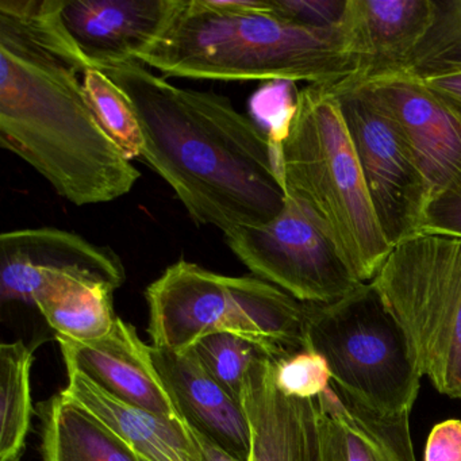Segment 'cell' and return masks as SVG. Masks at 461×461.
I'll return each mask as SVG.
<instances>
[{
    "instance_id": "obj_31",
    "label": "cell",
    "mask_w": 461,
    "mask_h": 461,
    "mask_svg": "<svg viewBox=\"0 0 461 461\" xmlns=\"http://www.w3.org/2000/svg\"><path fill=\"white\" fill-rule=\"evenodd\" d=\"M420 80L461 120V72Z\"/></svg>"
},
{
    "instance_id": "obj_12",
    "label": "cell",
    "mask_w": 461,
    "mask_h": 461,
    "mask_svg": "<svg viewBox=\"0 0 461 461\" xmlns=\"http://www.w3.org/2000/svg\"><path fill=\"white\" fill-rule=\"evenodd\" d=\"M67 372L85 375L118 401L161 420L190 426L177 409L150 356L131 323L117 318L113 330L98 341L59 339Z\"/></svg>"
},
{
    "instance_id": "obj_7",
    "label": "cell",
    "mask_w": 461,
    "mask_h": 461,
    "mask_svg": "<svg viewBox=\"0 0 461 461\" xmlns=\"http://www.w3.org/2000/svg\"><path fill=\"white\" fill-rule=\"evenodd\" d=\"M371 283L403 329L422 376L442 395L461 399V237H409Z\"/></svg>"
},
{
    "instance_id": "obj_32",
    "label": "cell",
    "mask_w": 461,
    "mask_h": 461,
    "mask_svg": "<svg viewBox=\"0 0 461 461\" xmlns=\"http://www.w3.org/2000/svg\"><path fill=\"white\" fill-rule=\"evenodd\" d=\"M141 461H144V460H141Z\"/></svg>"
},
{
    "instance_id": "obj_9",
    "label": "cell",
    "mask_w": 461,
    "mask_h": 461,
    "mask_svg": "<svg viewBox=\"0 0 461 461\" xmlns=\"http://www.w3.org/2000/svg\"><path fill=\"white\" fill-rule=\"evenodd\" d=\"M385 239L420 233L428 196L422 176L390 118L356 79L331 86Z\"/></svg>"
},
{
    "instance_id": "obj_19",
    "label": "cell",
    "mask_w": 461,
    "mask_h": 461,
    "mask_svg": "<svg viewBox=\"0 0 461 461\" xmlns=\"http://www.w3.org/2000/svg\"><path fill=\"white\" fill-rule=\"evenodd\" d=\"M40 420L44 461H141L121 437L63 393L40 403Z\"/></svg>"
},
{
    "instance_id": "obj_27",
    "label": "cell",
    "mask_w": 461,
    "mask_h": 461,
    "mask_svg": "<svg viewBox=\"0 0 461 461\" xmlns=\"http://www.w3.org/2000/svg\"><path fill=\"white\" fill-rule=\"evenodd\" d=\"M269 13L304 28L339 26L347 0H264Z\"/></svg>"
},
{
    "instance_id": "obj_26",
    "label": "cell",
    "mask_w": 461,
    "mask_h": 461,
    "mask_svg": "<svg viewBox=\"0 0 461 461\" xmlns=\"http://www.w3.org/2000/svg\"><path fill=\"white\" fill-rule=\"evenodd\" d=\"M298 94L296 83L269 82L263 90L256 93L253 99L252 106L258 118L256 122L267 131L276 149L287 137L295 114Z\"/></svg>"
},
{
    "instance_id": "obj_13",
    "label": "cell",
    "mask_w": 461,
    "mask_h": 461,
    "mask_svg": "<svg viewBox=\"0 0 461 461\" xmlns=\"http://www.w3.org/2000/svg\"><path fill=\"white\" fill-rule=\"evenodd\" d=\"M179 0H63L60 21L91 68L139 61L163 33Z\"/></svg>"
},
{
    "instance_id": "obj_21",
    "label": "cell",
    "mask_w": 461,
    "mask_h": 461,
    "mask_svg": "<svg viewBox=\"0 0 461 461\" xmlns=\"http://www.w3.org/2000/svg\"><path fill=\"white\" fill-rule=\"evenodd\" d=\"M34 352L23 341L0 345V461H18L33 417L32 366Z\"/></svg>"
},
{
    "instance_id": "obj_30",
    "label": "cell",
    "mask_w": 461,
    "mask_h": 461,
    "mask_svg": "<svg viewBox=\"0 0 461 461\" xmlns=\"http://www.w3.org/2000/svg\"><path fill=\"white\" fill-rule=\"evenodd\" d=\"M302 461H333L322 412L315 402L304 403V442Z\"/></svg>"
},
{
    "instance_id": "obj_28",
    "label": "cell",
    "mask_w": 461,
    "mask_h": 461,
    "mask_svg": "<svg viewBox=\"0 0 461 461\" xmlns=\"http://www.w3.org/2000/svg\"><path fill=\"white\" fill-rule=\"evenodd\" d=\"M420 233L461 237V193L431 203L423 215Z\"/></svg>"
},
{
    "instance_id": "obj_20",
    "label": "cell",
    "mask_w": 461,
    "mask_h": 461,
    "mask_svg": "<svg viewBox=\"0 0 461 461\" xmlns=\"http://www.w3.org/2000/svg\"><path fill=\"white\" fill-rule=\"evenodd\" d=\"M114 291L101 280L68 275L48 285L34 306L59 339L86 344L104 339L114 328Z\"/></svg>"
},
{
    "instance_id": "obj_11",
    "label": "cell",
    "mask_w": 461,
    "mask_h": 461,
    "mask_svg": "<svg viewBox=\"0 0 461 461\" xmlns=\"http://www.w3.org/2000/svg\"><path fill=\"white\" fill-rule=\"evenodd\" d=\"M68 275L90 277L117 290L126 279L120 258L79 234L56 228L20 229L0 236L2 303L33 304L55 280Z\"/></svg>"
},
{
    "instance_id": "obj_2",
    "label": "cell",
    "mask_w": 461,
    "mask_h": 461,
    "mask_svg": "<svg viewBox=\"0 0 461 461\" xmlns=\"http://www.w3.org/2000/svg\"><path fill=\"white\" fill-rule=\"evenodd\" d=\"M102 72L136 112L141 158L194 221L228 233L260 228L282 212L287 194L277 149L228 98L177 87L139 61Z\"/></svg>"
},
{
    "instance_id": "obj_15",
    "label": "cell",
    "mask_w": 461,
    "mask_h": 461,
    "mask_svg": "<svg viewBox=\"0 0 461 461\" xmlns=\"http://www.w3.org/2000/svg\"><path fill=\"white\" fill-rule=\"evenodd\" d=\"M150 356L190 428L240 461L249 460L250 429L241 403L204 371L193 350L150 347Z\"/></svg>"
},
{
    "instance_id": "obj_23",
    "label": "cell",
    "mask_w": 461,
    "mask_h": 461,
    "mask_svg": "<svg viewBox=\"0 0 461 461\" xmlns=\"http://www.w3.org/2000/svg\"><path fill=\"white\" fill-rule=\"evenodd\" d=\"M404 71L417 79L461 72V0H436L433 26Z\"/></svg>"
},
{
    "instance_id": "obj_22",
    "label": "cell",
    "mask_w": 461,
    "mask_h": 461,
    "mask_svg": "<svg viewBox=\"0 0 461 461\" xmlns=\"http://www.w3.org/2000/svg\"><path fill=\"white\" fill-rule=\"evenodd\" d=\"M82 85L99 125L110 140L128 160L141 158V126L126 94L95 68L82 75Z\"/></svg>"
},
{
    "instance_id": "obj_29",
    "label": "cell",
    "mask_w": 461,
    "mask_h": 461,
    "mask_svg": "<svg viewBox=\"0 0 461 461\" xmlns=\"http://www.w3.org/2000/svg\"><path fill=\"white\" fill-rule=\"evenodd\" d=\"M423 461H461V420L434 425L426 439Z\"/></svg>"
},
{
    "instance_id": "obj_14",
    "label": "cell",
    "mask_w": 461,
    "mask_h": 461,
    "mask_svg": "<svg viewBox=\"0 0 461 461\" xmlns=\"http://www.w3.org/2000/svg\"><path fill=\"white\" fill-rule=\"evenodd\" d=\"M436 0H347L342 48L360 66L356 79L404 71L433 26Z\"/></svg>"
},
{
    "instance_id": "obj_24",
    "label": "cell",
    "mask_w": 461,
    "mask_h": 461,
    "mask_svg": "<svg viewBox=\"0 0 461 461\" xmlns=\"http://www.w3.org/2000/svg\"><path fill=\"white\" fill-rule=\"evenodd\" d=\"M190 350L204 371L240 403L250 366L258 356L266 353L253 342L226 333L202 337Z\"/></svg>"
},
{
    "instance_id": "obj_25",
    "label": "cell",
    "mask_w": 461,
    "mask_h": 461,
    "mask_svg": "<svg viewBox=\"0 0 461 461\" xmlns=\"http://www.w3.org/2000/svg\"><path fill=\"white\" fill-rule=\"evenodd\" d=\"M274 361L275 384L287 398L317 399L330 387L328 361L312 348L274 358Z\"/></svg>"
},
{
    "instance_id": "obj_3",
    "label": "cell",
    "mask_w": 461,
    "mask_h": 461,
    "mask_svg": "<svg viewBox=\"0 0 461 461\" xmlns=\"http://www.w3.org/2000/svg\"><path fill=\"white\" fill-rule=\"evenodd\" d=\"M139 63L167 77L220 82L339 85L360 75L339 26L304 28L276 17L264 0H179L168 25Z\"/></svg>"
},
{
    "instance_id": "obj_4",
    "label": "cell",
    "mask_w": 461,
    "mask_h": 461,
    "mask_svg": "<svg viewBox=\"0 0 461 461\" xmlns=\"http://www.w3.org/2000/svg\"><path fill=\"white\" fill-rule=\"evenodd\" d=\"M285 194L304 207L361 283H371L393 252L372 204L336 94L299 90L279 149Z\"/></svg>"
},
{
    "instance_id": "obj_8",
    "label": "cell",
    "mask_w": 461,
    "mask_h": 461,
    "mask_svg": "<svg viewBox=\"0 0 461 461\" xmlns=\"http://www.w3.org/2000/svg\"><path fill=\"white\" fill-rule=\"evenodd\" d=\"M223 236L255 276L302 303H333L363 285L309 212L290 196L267 225L234 229Z\"/></svg>"
},
{
    "instance_id": "obj_5",
    "label": "cell",
    "mask_w": 461,
    "mask_h": 461,
    "mask_svg": "<svg viewBox=\"0 0 461 461\" xmlns=\"http://www.w3.org/2000/svg\"><path fill=\"white\" fill-rule=\"evenodd\" d=\"M152 347L187 352L202 337H242L274 358L309 349L307 303L258 277L215 274L180 260L145 291Z\"/></svg>"
},
{
    "instance_id": "obj_17",
    "label": "cell",
    "mask_w": 461,
    "mask_h": 461,
    "mask_svg": "<svg viewBox=\"0 0 461 461\" xmlns=\"http://www.w3.org/2000/svg\"><path fill=\"white\" fill-rule=\"evenodd\" d=\"M61 393L121 437L141 460H201L190 426H180L129 406L79 372H68V385Z\"/></svg>"
},
{
    "instance_id": "obj_10",
    "label": "cell",
    "mask_w": 461,
    "mask_h": 461,
    "mask_svg": "<svg viewBox=\"0 0 461 461\" xmlns=\"http://www.w3.org/2000/svg\"><path fill=\"white\" fill-rule=\"evenodd\" d=\"M356 80L366 86L406 144L422 176L428 207L460 194L461 120L457 114L406 71Z\"/></svg>"
},
{
    "instance_id": "obj_16",
    "label": "cell",
    "mask_w": 461,
    "mask_h": 461,
    "mask_svg": "<svg viewBox=\"0 0 461 461\" xmlns=\"http://www.w3.org/2000/svg\"><path fill=\"white\" fill-rule=\"evenodd\" d=\"M317 402L333 461H417L410 414L374 411L331 384Z\"/></svg>"
},
{
    "instance_id": "obj_6",
    "label": "cell",
    "mask_w": 461,
    "mask_h": 461,
    "mask_svg": "<svg viewBox=\"0 0 461 461\" xmlns=\"http://www.w3.org/2000/svg\"><path fill=\"white\" fill-rule=\"evenodd\" d=\"M307 334L328 361L333 387L382 414L411 412L422 374L372 283L333 303L307 304Z\"/></svg>"
},
{
    "instance_id": "obj_1",
    "label": "cell",
    "mask_w": 461,
    "mask_h": 461,
    "mask_svg": "<svg viewBox=\"0 0 461 461\" xmlns=\"http://www.w3.org/2000/svg\"><path fill=\"white\" fill-rule=\"evenodd\" d=\"M63 0L0 2V144L77 206L131 193L140 171L99 125L91 68L60 21Z\"/></svg>"
},
{
    "instance_id": "obj_18",
    "label": "cell",
    "mask_w": 461,
    "mask_h": 461,
    "mask_svg": "<svg viewBox=\"0 0 461 461\" xmlns=\"http://www.w3.org/2000/svg\"><path fill=\"white\" fill-rule=\"evenodd\" d=\"M241 406L250 429L248 461H302L304 401L287 398L277 390L271 356L263 353L250 366Z\"/></svg>"
}]
</instances>
